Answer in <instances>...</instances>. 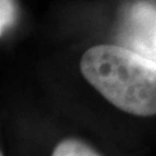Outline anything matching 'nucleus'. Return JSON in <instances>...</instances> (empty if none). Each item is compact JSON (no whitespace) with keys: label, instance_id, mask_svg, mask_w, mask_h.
I'll return each mask as SVG.
<instances>
[{"label":"nucleus","instance_id":"f257e3e1","mask_svg":"<svg viewBox=\"0 0 156 156\" xmlns=\"http://www.w3.org/2000/svg\"><path fill=\"white\" fill-rule=\"evenodd\" d=\"M80 70L117 109L133 116H156V60L116 44L86 50Z\"/></svg>","mask_w":156,"mask_h":156},{"label":"nucleus","instance_id":"f03ea898","mask_svg":"<svg viewBox=\"0 0 156 156\" xmlns=\"http://www.w3.org/2000/svg\"><path fill=\"white\" fill-rule=\"evenodd\" d=\"M51 156H103L83 140L66 138L56 144Z\"/></svg>","mask_w":156,"mask_h":156},{"label":"nucleus","instance_id":"7ed1b4c3","mask_svg":"<svg viewBox=\"0 0 156 156\" xmlns=\"http://www.w3.org/2000/svg\"><path fill=\"white\" fill-rule=\"evenodd\" d=\"M2 14H0V34L4 35L16 21V4L14 0H0Z\"/></svg>","mask_w":156,"mask_h":156},{"label":"nucleus","instance_id":"20e7f679","mask_svg":"<svg viewBox=\"0 0 156 156\" xmlns=\"http://www.w3.org/2000/svg\"><path fill=\"white\" fill-rule=\"evenodd\" d=\"M151 50H152V53L156 56V34H155V37L152 38V41H151Z\"/></svg>","mask_w":156,"mask_h":156},{"label":"nucleus","instance_id":"39448f33","mask_svg":"<svg viewBox=\"0 0 156 156\" xmlns=\"http://www.w3.org/2000/svg\"><path fill=\"white\" fill-rule=\"evenodd\" d=\"M0 156H4V154H3V152H2V154H0Z\"/></svg>","mask_w":156,"mask_h":156}]
</instances>
